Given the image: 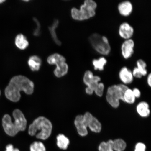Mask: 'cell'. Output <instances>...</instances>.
<instances>
[{
  "label": "cell",
  "mask_w": 151,
  "mask_h": 151,
  "mask_svg": "<svg viewBox=\"0 0 151 151\" xmlns=\"http://www.w3.org/2000/svg\"><path fill=\"white\" fill-rule=\"evenodd\" d=\"M34 89L32 81L24 76H16L9 81L5 88V94L7 99L14 102H17L20 99L21 92L23 91L27 94H31Z\"/></svg>",
  "instance_id": "cell-1"
},
{
  "label": "cell",
  "mask_w": 151,
  "mask_h": 151,
  "mask_svg": "<svg viewBox=\"0 0 151 151\" xmlns=\"http://www.w3.org/2000/svg\"><path fill=\"white\" fill-rule=\"evenodd\" d=\"M14 122L9 115L6 114L2 119L3 126L7 134L11 137H14L19 132L23 131L26 129L27 120L23 113L19 109H15L13 113Z\"/></svg>",
  "instance_id": "cell-2"
},
{
  "label": "cell",
  "mask_w": 151,
  "mask_h": 151,
  "mask_svg": "<svg viewBox=\"0 0 151 151\" xmlns=\"http://www.w3.org/2000/svg\"><path fill=\"white\" fill-rule=\"evenodd\" d=\"M52 126L51 122L44 117H39L30 124L28 133L31 136L35 135L37 139L45 140L51 134Z\"/></svg>",
  "instance_id": "cell-3"
},
{
  "label": "cell",
  "mask_w": 151,
  "mask_h": 151,
  "mask_svg": "<svg viewBox=\"0 0 151 151\" xmlns=\"http://www.w3.org/2000/svg\"><path fill=\"white\" fill-rule=\"evenodd\" d=\"M97 3L93 0H86L79 9L73 7L71 9L72 18L77 21L88 20L95 16Z\"/></svg>",
  "instance_id": "cell-4"
},
{
  "label": "cell",
  "mask_w": 151,
  "mask_h": 151,
  "mask_svg": "<svg viewBox=\"0 0 151 151\" xmlns=\"http://www.w3.org/2000/svg\"><path fill=\"white\" fill-rule=\"evenodd\" d=\"M128 88L124 84L114 85L107 89L106 99L111 106L117 108L119 106L120 100L124 101V93Z\"/></svg>",
  "instance_id": "cell-5"
},
{
  "label": "cell",
  "mask_w": 151,
  "mask_h": 151,
  "mask_svg": "<svg viewBox=\"0 0 151 151\" xmlns=\"http://www.w3.org/2000/svg\"><path fill=\"white\" fill-rule=\"evenodd\" d=\"M91 45L96 52L103 55L110 54L111 48L108 38L98 33L90 35L89 38Z\"/></svg>",
  "instance_id": "cell-6"
},
{
  "label": "cell",
  "mask_w": 151,
  "mask_h": 151,
  "mask_svg": "<svg viewBox=\"0 0 151 151\" xmlns=\"http://www.w3.org/2000/svg\"><path fill=\"white\" fill-rule=\"evenodd\" d=\"M47 61L50 65H56L54 71L56 77H61L67 74L68 66L66 63L65 58L61 54L55 53L51 55L47 58Z\"/></svg>",
  "instance_id": "cell-7"
},
{
  "label": "cell",
  "mask_w": 151,
  "mask_h": 151,
  "mask_svg": "<svg viewBox=\"0 0 151 151\" xmlns=\"http://www.w3.org/2000/svg\"><path fill=\"white\" fill-rule=\"evenodd\" d=\"M83 117L87 127L89 128L91 131L97 133L101 131L102 125L101 123L91 113L86 112L83 115Z\"/></svg>",
  "instance_id": "cell-8"
},
{
  "label": "cell",
  "mask_w": 151,
  "mask_h": 151,
  "mask_svg": "<svg viewBox=\"0 0 151 151\" xmlns=\"http://www.w3.org/2000/svg\"><path fill=\"white\" fill-rule=\"evenodd\" d=\"M83 80L87 87L91 88L94 92L101 83V78L98 76L94 75L91 71L87 70L84 73Z\"/></svg>",
  "instance_id": "cell-9"
},
{
  "label": "cell",
  "mask_w": 151,
  "mask_h": 151,
  "mask_svg": "<svg viewBox=\"0 0 151 151\" xmlns=\"http://www.w3.org/2000/svg\"><path fill=\"white\" fill-rule=\"evenodd\" d=\"M135 43L132 39L126 40L121 46V52L123 57L126 59L131 58L134 53Z\"/></svg>",
  "instance_id": "cell-10"
},
{
  "label": "cell",
  "mask_w": 151,
  "mask_h": 151,
  "mask_svg": "<svg viewBox=\"0 0 151 151\" xmlns=\"http://www.w3.org/2000/svg\"><path fill=\"white\" fill-rule=\"evenodd\" d=\"M134 28L127 22H123L119 28L118 33L120 36L126 40L131 39L134 33Z\"/></svg>",
  "instance_id": "cell-11"
},
{
  "label": "cell",
  "mask_w": 151,
  "mask_h": 151,
  "mask_svg": "<svg viewBox=\"0 0 151 151\" xmlns=\"http://www.w3.org/2000/svg\"><path fill=\"white\" fill-rule=\"evenodd\" d=\"M74 124L79 135L81 137H85L88 135V128L85 122L83 115H80L76 116L75 119Z\"/></svg>",
  "instance_id": "cell-12"
},
{
  "label": "cell",
  "mask_w": 151,
  "mask_h": 151,
  "mask_svg": "<svg viewBox=\"0 0 151 151\" xmlns=\"http://www.w3.org/2000/svg\"><path fill=\"white\" fill-rule=\"evenodd\" d=\"M119 77L122 82L126 85L131 84L133 81L132 71L126 67H123L121 69L119 73Z\"/></svg>",
  "instance_id": "cell-13"
},
{
  "label": "cell",
  "mask_w": 151,
  "mask_h": 151,
  "mask_svg": "<svg viewBox=\"0 0 151 151\" xmlns=\"http://www.w3.org/2000/svg\"><path fill=\"white\" fill-rule=\"evenodd\" d=\"M118 9L120 14L123 16L127 17L132 14L133 10V5L129 1H124L119 4Z\"/></svg>",
  "instance_id": "cell-14"
},
{
  "label": "cell",
  "mask_w": 151,
  "mask_h": 151,
  "mask_svg": "<svg viewBox=\"0 0 151 151\" xmlns=\"http://www.w3.org/2000/svg\"><path fill=\"white\" fill-rule=\"evenodd\" d=\"M28 64L32 71H37L40 69L42 61L38 56L33 55L30 57L28 59Z\"/></svg>",
  "instance_id": "cell-15"
},
{
  "label": "cell",
  "mask_w": 151,
  "mask_h": 151,
  "mask_svg": "<svg viewBox=\"0 0 151 151\" xmlns=\"http://www.w3.org/2000/svg\"><path fill=\"white\" fill-rule=\"evenodd\" d=\"M137 111L142 117L147 118L150 116V110L148 104L145 101L139 103L137 106Z\"/></svg>",
  "instance_id": "cell-16"
},
{
  "label": "cell",
  "mask_w": 151,
  "mask_h": 151,
  "mask_svg": "<svg viewBox=\"0 0 151 151\" xmlns=\"http://www.w3.org/2000/svg\"><path fill=\"white\" fill-rule=\"evenodd\" d=\"M16 46L20 50H25L29 45V42L25 36L22 34H18L15 39Z\"/></svg>",
  "instance_id": "cell-17"
},
{
  "label": "cell",
  "mask_w": 151,
  "mask_h": 151,
  "mask_svg": "<svg viewBox=\"0 0 151 151\" xmlns=\"http://www.w3.org/2000/svg\"><path fill=\"white\" fill-rule=\"evenodd\" d=\"M57 146L63 150H67L70 144L69 139L63 134H59L56 137Z\"/></svg>",
  "instance_id": "cell-18"
},
{
  "label": "cell",
  "mask_w": 151,
  "mask_h": 151,
  "mask_svg": "<svg viewBox=\"0 0 151 151\" xmlns=\"http://www.w3.org/2000/svg\"><path fill=\"white\" fill-rule=\"evenodd\" d=\"M107 62L106 58L104 57H101L98 59L92 60V64L95 70L102 71L104 69L105 66L106 65Z\"/></svg>",
  "instance_id": "cell-19"
},
{
  "label": "cell",
  "mask_w": 151,
  "mask_h": 151,
  "mask_svg": "<svg viewBox=\"0 0 151 151\" xmlns=\"http://www.w3.org/2000/svg\"><path fill=\"white\" fill-rule=\"evenodd\" d=\"M58 24H59L58 20V19L55 20L51 26L49 27V29L54 42L58 46H60L61 44V42L58 39L56 32V29L57 28Z\"/></svg>",
  "instance_id": "cell-20"
},
{
  "label": "cell",
  "mask_w": 151,
  "mask_h": 151,
  "mask_svg": "<svg viewBox=\"0 0 151 151\" xmlns=\"http://www.w3.org/2000/svg\"><path fill=\"white\" fill-rule=\"evenodd\" d=\"M127 147V144L124 139H117L113 140V148L114 151H124Z\"/></svg>",
  "instance_id": "cell-21"
},
{
  "label": "cell",
  "mask_w": 151,
  "mask_h": 151,
  "mask_svg": "<svg viewBox=\"0 0 151 151\" xmlns=\"http://www.w3.org/2000/svg\"><path fill=\"white\" fill-rule=\"evenodd\" d=\"M113 140L109 139L107 142H102L98 147L99 151H114L113 148Z\"/></svg>",
  "instance_id": "cell-22"
},
{
  "label": "cell",
  "mask_w": 151,
  "mask_h": 151,
  "mask_svg": "<svg viewBox=\"0 0 151 151\" xmlns=\"http://www.w3.org/2000/svg\"><path fill=\"white\" fill-rule=\"evenodd\" d=\"M136 98L132 90L128 88L124 93V101L129 104H133L135 102Z\"/></svg>",
  "instance_id": "cell-23"
},
{
  "label": "cell",
  "mask_w": 151,
  "mask_h": 151,
  "mask_svg": "<svg viewBox=\"0 0 151 151\" xmlns=\"http://www.w3.org/2000/svg\"><path fill=\"white\" fill-rule=\"evenodd\" d=\"M30 151H46L43 143L40 141H35L30 145Z\"/></svg>",
  "instance_id": "cell-24"
},
{
  "label": "cell",
  "mask_w": 151,
  "mask_h": 151,
  "mask_svg": "<svg viewBox=\"0 0 151 151\" xmlns=\"http://www.w3.org/2000/svg\"><path fill=\"white\" fill-rule=\"evenodd\" d=\"M137 65L136 67L138 70L141 73L142 76L147 75V64L146 62L142 59H139L137 62Z\"/></svg>",
  "instance_id": "cell-25"
},
{
  "label": "cell",
  "mask_w": 151,
  "mask_h": 151,
  "mask_svg": "<svg viewBox=\"0 0 151 151\" xmlns=\"http://www.w3.org/2000/svg\"><path fill=\"white\" fill-rule=\"evenodd\" d=\"M104 88V84L103 83L101 82L94 92L97 96L101 97L103 95Z\"/></svg>",
  "instance_id": "cell-26"
},
{
  "label": "cell",
  "mask_w": 151,
  "mask_h": 151,
  "mask_svg": "<svg viewBox=\"0 0 151 151\" xmlns=\"http://www.w3.org/2000/svg\"><path fill=\"white\" fill-rule=\"evenodd\" d=\"M33 20L36 24L37 27L34 31L33 35L35 36H38L40 34V24L38 20L36 18H34Z\"/></svg>",
  "instance_id": "cell-27"
},
{
  "label": "cell",
  "mask_w": 151,
  "mask_h": 151,
  "mask_svg": "<svg viewBox=\"0 0 151 151\" xmlns=\"http://www.w3.org/2000/svg\"><path fill=\"white\" fill-rule=\"evenodd\" d=\"M146 145L142 142L137 143L135 145L134 151H146Z\"/></svg>",
  "instance_id": "cell-28"
},
{
  "label": "cell",
  "mask_w": 151,
  "mask_h": 151,
  "mask_svg": "<svg viewBox=\"0 0 151 151\" xmlns=\"http://www.w3.org/2000/svg\"><path fill=\"white\" fill-rule=\"evenodd\" d=\"M134 77L137 78H140L142 77V75L139 71L138 70L136 67L134 68L133 71H132Z\"/></svg>",
  "instance_id": "cell-29"
},
{
  "label": "cell",
  "mask_w": 151,
  "mask_h": 151,
  "mask_svg": "<svg viewBox=\"0 0 151 151\" xmlns=\"http://www.w3.org/2000/svg\"><path fill=\"white\" fill-rule=\"evenodd\" d=\"M5 151H20L18 149L14 148V146L12 144H9L7 145L6 147Z\"/></svg>",
  "instance_id": "cell-30"
},
{
  "label": "cell",
  "mask_w": 151,
  "mask_h": 151,
  "mask_svg": "<svg viewBox=\"0 0 151 151\" xmlns=\"http://www.w3.org/2000/svg\"><path fill=\"white\" fill-rule=\"evenodd\" d=\"M132 91H133V94L136 99L140 97L141 93L140 90L139 89H138L137 88H135L133 90H132Z\"/></svg>",
  "instance_id": "cell-31"
},
{
  "label": "cell",
  "mask_w": 151,
  "mask_h": 151,
  "mask_svg": "<svg viewBox=\"0 0 151 151\" xmlns=\"http://www.w3.org/2000/svg\"><path fill=\"white\" fill-rule=\"evenodd\" d=\"M86 92L87 94L89 95H92L94 92L93 90L91 89V88L88 87H87L86 88Z\"/></svg>",
  "instance_id": "cell-32"
},
{
  "label": "cell",
  "mask_w": 151,
  "mask_h": 151,
  "mask_svg": "<svg viewBox=\"0 0 151 151\" xmlns=\"http://www.w3.org/2000/svg\"><path fill=\"white\" fill-rule=\"evenodd\" d=\"M147 83L148 86L150 87L151 86V73H150L148 75V77H147Z\"/></svg>",
  "instance_id": "cell-33"
},
{
  "label": "cell",
  "mask_w": 151,
  "mask_h": 151,
  "mask_svg": "<svg viewBox=\"0 0 151 151\" xmlns=\"http://www.w3.org/2000/svg\"><path fill=\"white\" fill-rule=\"evenodd\" d=\"M5 1H4V0H0V4L3 3Z\"/></svg>",
  "instance_id": "cell-34"
},
{
  "label": "cell",
  "mask_w": 151,
  "mask_h": 151,
  "mask_svg": "<svg viewBox=\"0 0 151 151\" xmlns=\"http://www.w3.org/2000/svg\"><path fill=\"white\" fill-rule=\"evenodd\" d=\"M1 91H0V95H1Z\"/></svg>",
  "instance_id": "cell-35"
}]
</instances>
